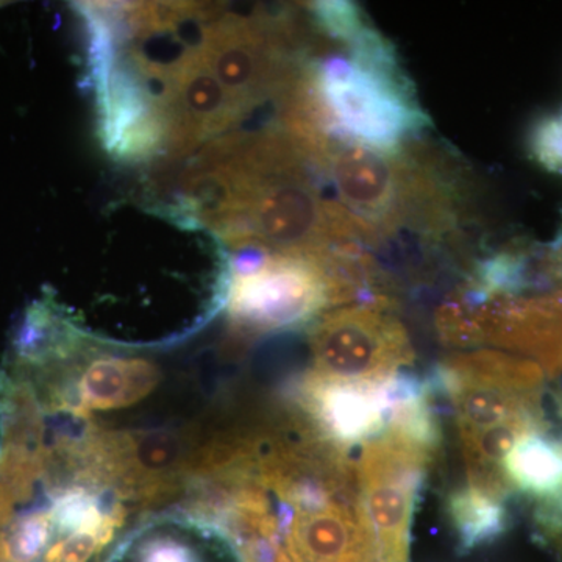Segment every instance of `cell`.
<instances>
[{
	"mask_svg": "<svg viewBox=\"0 0 562 562\" xmlns=\"http://www.w3.org/2000/svg\"><path fill=\"white\" fill-rule=\"evenodd\" d=\"M317 172L283 128L214 139L187 173L192 217L231 246L321 258L371 246L338 202L322 194Z\"/></svg>",
	"mask_w": 562,
	"mask_h": 562,
	"instance_id": "1",
	"label": "cell"
},
{
	"mask_svg": "<svg viewBox=\"0 0 562 562\" xmlns=\"http://www.w3.org/2000/svg\"><path fill=\"white\" fill-rule=\"evenodd\" d=\"M347 57L305 66V105L317 132L380 151H397L427 117L391 44L364 24Z\"/></svg>",
	"mask_w": 562,
	"mask_h": 562,
	"instance_id": "2",
	"label": "cell"
},
{
	"mask_svg": "<svg viewBox=\"0 0 562 562\" xmlns=\"http://www.w3.org/2000/svg\"><path fill=\"white\" fill-rule=\"evenodd\" d=\"M228 288L232 331L244 339L291 330L338 308L335 284L319 258L244 247Z\"/></svg>",
	"mask_w": 562,
	"mask_h": 562,
	"instance_id": "3",
	"label": "cell"
},
{
	"mask_svg": "<svg viewBox=\"0 0 562 562\" xmlns=\"http://www.w3.org/2000/svg\"><path fill=\"white\" fill-rule=\"evenodd\" d=\"M390 303H353L322 314L313 325V372L325 382L379 386L412 364L408 333Z\"/></svg>",
	"mask_w": 562,
	"mask_h": 562,
	"instance_id": "4",
	"label": "cell"
},
{
	"mask_svg": "<svg viewBox=\"0 0 562 562\" xmlns=\"http://www.w3.org/2000/svg\"><path fill=\"white\" fill-rule=\"evenodd\" d=\"M432 454L391 430L362 446L358 501L369 562H408L414 508Z\"/></svg>",
	"mask_w": 562,
	"mask_h": 562,
	"instance_id": "5",
	"label": "cell"
},
{
	"mask_svg": "<svg viewBox=\"0 0 562 562\" xmlns=\"http://www.w3.org/2000/svg\"><path fill=\"white\" fill-rule=\"evenodd\" d=\"M198 46L211 72L246 113L277 98L297 65L288 55L286 22L273 18L210 14Z\"/></svg>",
	"mask_w": 562,
	"mask_h": 562,
	"instance_id": "6",
	"label": "cell"
},
{
	"mask_svg": "<svg viewBox=\"0 0 562 562\" xmlns=\"http://www.w3.org/2000/svg\"><path fill=\"white\" fill-rule=\"evenodd\" d=\"M302 401L317 432L338 449L364 446L386 430L387 403L382 384L360 386L308 375Z\"/></svg>",
	"mask_w": 562,
	"mask_h": 562,
	"instance_id": "7",
	"label": "cell"
},
{
	"mask_svg": "<svg viewBox=\"0 0 562 562\" xmlns=\"http://www.w3.org/2000/svg\"><path fill=\"white\" fill-rule=\"evenodd\" d=\"M291 562H369L360 501H336L314 512H295L286 528Z\"/></svg>",
	"mask_w": 562,
	"mask_h": 562,
	"instance_id": "8",
	"label": "cell"
},
{
	"mask_svg": "<svg viewBox=\"0 0 562 562\" xmlns=\"http://www.w3.org/2000/svg\"><path fill=\"white\" fill-rule=\"evenodd\" d=\"M160 369L144 358L103 357L91 361L77 383V416L127 408L160 383Z\"/></svg>",
	"mask_w": 562,
	"mask_h": 562,
	"instance_id": "9",
	"label": "cell"
},
{
	"mask_svg": "<svg viewBox=\"0 0 562 562\" xmlns=\"http://www.w3.org/2000/svg\"><path fill=\"white\" fill-rule=\"evenodd\" d=\"M49 513L54 532L58 535H102L111 542L125 520V506L114 502L103 509L99 491L87 484L61 486L52 498Z\"/></svg>",
	"mask_w": 562,
	"mask_h": 562,
	"instance_id": "10",
	"label": "cell"
},
{
	"mask_svg": "<svg viewBox=\"0 0 562 562\" xmlns=\"http://www.w3.org/2000/svg\"><path fill=\"white\" fill-rule=\"evenodd\" d=\"M503 471L512 486L553 497L562 492V446L530 432L506 454Z\"/></svg>",
	"mask_w": 562,
	"mask_h": 562,
	"instance_id": "11",
	"label": "cell"
},
{
	"mask_svg": "<svg viewBox=\"0 0 562 562\" xmlns=\"http://www.w3.org/2000/svg\"><path fill=\"white\" fill-rule=\"evenodd\" d=\"M447 512L462 552L491 542L505 530L506 513L501 501L472 486L452 492Z\"/></svg>",
	"mask_w": 562,
	"mask_h": 562,
	"instance_id": "12",
	"label": "cell"
},
{
	"mask_svg": "<svg viewBox=\"0 0 562 562\" xmlns=\"http://www.w3.org/2000/svg\"><path fill=\"white\" fill-rule=\"evenodd\" d=\"M52 532L47 512H32L11 520L2 535L3 562L38 561L50 547Z\"/></svg>",
	"mask_w": 562,
	"mask_h": 562,
	"instance_id": "13",
	"label": "cell"
},
{
	"mask_svg": "<svg viewBox=\"0 0 562 562\" xmlns=\"http://www.w3.org/2000/svg\"><path fill=\"white\" fill-rule=\"evenodd\" d=\"M110 541L102 535H69L52 543L43 557L44 562H88L95 553L101 552Z\"/></svg>",
	"mask_w": 562,
	"mask_h": 562,
	"instance_id": "14",
	"label": "cell"
},
{
	"mask_svg": "<svg viewBox=\"0 0 562 562\" xmlns=\"http://www.w3.org/2000/svg\"><path fill=\"white\" fill-rule=\"evenodd\" d=\"M136 562H201L188 543L171 536H155L139 547Z\"/></svg>",
	"mask_w": 562,
	"mask_h": 562,
	"instance_id": "15",
	"label": "cell"
},
{
	"mask_svg": "<svg viewBox=\"0 0 562 562\" xmlns=\"http://www.w3.org/2000/svg\"><path fill=\"white\" fill-rule=\"evenodd\" d=\"M272 562H291L290 557H288L286 550L281 549L279 554H277L276 560Z\"/></svg>",
	"mask_w": 562,
	"mask_h": 562,
	"instance_id": "16",
	"label": "cell"
},
{
	"mask_svg": "<svg viewBox=\"0 0 562 562\" xmlns=\"http://www.w3.org/2000/svg\"><path fill=\"white\" fill-rule=\"evenodd\" d=\"M3 530H5V525H3L2 519H0V562H3V554H2V535Z\"/></svg>",
	"mask_w": 562,
	"mask_h": 562,
	"instance_id": "17",
	"label": "cell"
}]
</instances>
